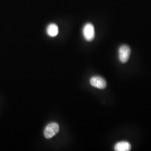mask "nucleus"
I'll return each mask as SVG.
<instances>
[{"instance_id": "nucleus-1", "label": "nucleus", "mask_w": 151, "mask_h": 151, "mask_svg": "<svg viewBox=\"0 0 151 151\" xmlns=\"http://www.w3.org/2000/svg\"><path fill=\"white\" fill-rule=\"evenodd\" d=\"M60 130L59 125L56 123H51L49 124L45 128L44 134L46 138L50 139L56 135Z\"/></svg>"}, {"instance_id": "nucleus-2", "label": "nucleus", "mask_w": 151, "mask_h": 151, "mask_svg": "<svg viewBox=\"0 0 151 151\" xmlns=\"http://www.w3.org/2000/svg\"><path fill=\"white\" fill-rule=\"evenodd\" d=\"M83 35L84 38L87 42H91L93 40L95 36V28L91 23H87L83 28Z\"/></svg>"}, {"instance_id": "nucleus-3", "label": "nucleus", "mask_w": 151, "mask_h": 151, "mask_svg": "<svg viewBox=\"0 0 151 151\" xmlns=\"http://www.w3.org/2000/svg\"><path fill=\"white\" fill-rule=\"evenodd\" d=\"M131 50L129 47L127 45H122L119 49V60L122 63H125L129 59Z\"/></svg>"}, {"instance_id": "nucleus-4", "label": "nucleus", "mask_w": 151, "mask_h": 151, "mask_svg": "<svg viewBox=\"0 0 151 151\" xmlns=\"http://www.w3.org/2000/svg\"><path fill=\"white\" fill-rule=\"evenodd\" d=\"M92 86L99 89H104L106 87V81L100 76H93L90 80Z\"/></svg>"}, {"instance_id": "nucleus-5", "label": "nucleus", "mask_w": 151, "mask_h": 151, "mask_svg": "<svg viewBox=\"0 0 151 151\" xmlns=\"http://www.w3.org/2000/svg\"><path fill=\"white\" fill-rule=\"evenodd\" d=\"M131 149V145L128 142L121 141L118 142L114 146V150L116 151H129Z\"/></svg>"}, {"instance_id": "nucleus-6", "label": "nucleus", "mask_w": 151, "mask_h": 151, "mask_svg": "<svg viewBox=\"0 0 151 151\" xmlns=\"http://www.w3.org/2000/svg\"><path fill=\"white\" fill-rule=\"evenodd\" d=\"M47 32L49 36L51 37H54L58 35L59 32V29L56 24H50L47 27Z\"/></svg>"}]
</instances>
